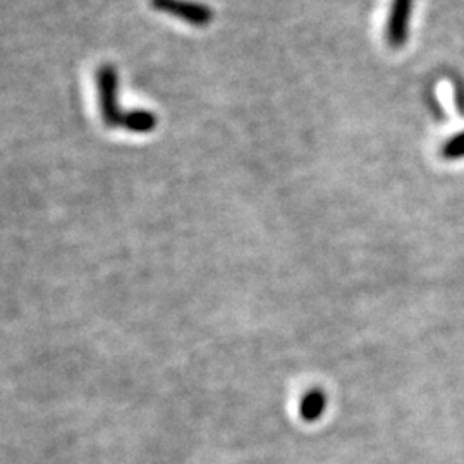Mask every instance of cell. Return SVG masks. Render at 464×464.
<instances>
[{"label": "cell", "instance_id": "2", "mask_svg": "<svg viewBox=\"0 0 464 464\" xmlns=\"http://www.w3.org/2000/svg\"><path fill=\"white\" fill-rule=\"evenodd\" d=\"M150 4L153 9L178 16L193 26H207L214 17L212 9L191 0H150Z\"/></svg>", "mask_w": 464, "mask_h": 464}, {"label": "cell", "instance_id": "5", "mask_svg": "<svg viewBox=\"0 0 464 464\" xmlns=\"http://www.w3.org/2000/svg\"><path fill=\"white\" fill-rule=\"evenodd\" d=\"M442 155L446 159H463L464 157V133L450 138L442 149Z\"/></svg>", "mask_w": 464, "mask_h": 464}, {"label": "cell", "instance_id": "1", "mask_svg": "<svg viewBox=\"0 0 464 464\" xmlns=\"http://www.w3.org/2000/svg\"><path fill=\"white\" fill-rule=\"evenodd\" d=\"M117 71L116 67L102 66L97 71V84H99L100 107L102 119L109 128L121 126L124 112H121L117 103Z\"/></svg>", "mask_w": 464, "mask_h": 464}, {"label": "cell", "instance_id": "7", "mask_svg": "<svg viewBox=\"0 0 464 464\" xmlns=\"http://www.w3.org/2000/svg\"><path fill=\"white\" fill-rule=\"evenodd\" d=\"M437 93H439V99L440 103L444 105V109L448 111L450 116H454V95H452V88L449 83H440L437 88Z\"/></svg>", "mask_w": 464, "mask_h": 464}, {"label": "cell", "instance_id": "6", "mask_svg": "<svg viewBox=\"0 0 464 464\" xmlns=\"http://www.w3.org/2000/svg\"><path fill=\"white\" fill-rule=\"evenodd\" d=\"M324 410V398L322 394H312L304 399L303 402V415L306 418H315L320 415Z\"/></svg>", "mask_w": 464, "mask_h": 464}, {"label": "cell", "instance_id": "4", "mask_svg": "<svg viewBox=\"0 0 464 464\" xmlns=\"http://www.w3.org/2000/svg\"><path fill=\"white\" fill-rule=\"evenodd\" d=\"M121 126H124L126 130H130L133 133H150L157 126V117L153 116V112H150V111L136 109V111L126 112L122 116Z\"/></svg>", "mask_w": 464, "mask_h": 464}, {"label": "cell", "instance_id": "3", "mask_svg": "<svg viewBox=\"0 0 464 464\" xmlns=\"http://www.w3.org/2000/svg\"><path fill=\"white\" fill-rule=\"evenodd\" d=\"M411 9H413V0H394L392 2L391 16L387 21V42L394 49H401L408 40Z\"/></svg>", "mask_w": 464, "mask_h": 464}]
</instances>
